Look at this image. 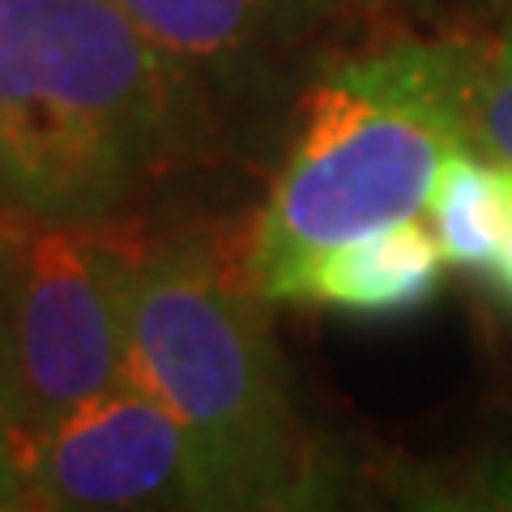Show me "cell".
Segmentation results:
<instances>
[{
	"label": "cell",
	"instance_id": "6da1fadb",
	"mask_svg": "<svg viewBox=\"0 0 512 512\" xmlns=\"http://www.w3.org/2000/svg\"><path fill=\"white\" fill-rule=\"evenodd\" d=\"M197 82L116 0H0V197L124 218L188 150Z\"/></svg>",
	"mask_w": 512,
	"mask_h": 512
},
{
	"label": "cell",
	"instance_id": "9a60e30c",
	"mask_svg": "<svg viewBox=\"0 0 512 512\" xmlns=\"http://www.w3.org/2000/svg\"><path fill=\"white\" fill-rule=\"evenodd\" d=\"M303 9H350V5H372V0H299Z\"/></svg>",
	"mask_w": 512,
	"mask_h": 512
},
{
	"label": "cell",
	"instance_id": "e0dca14e",
	"mask_svg": "<svg viewBox=\"0 0 512 512\" xmlns=\"http://www.w3.org/2000/svg\"><path fill=\"white\" fill-rule=\"evenodd\" d=\"M508 5H512V0H508Z\"/></svg>",
	"mask_w": 512,
	"mask_h": 512
},
{
	"label": "cell",
	"instance_id": "3957f363",
	"mask_svg": "<svg viewBox=\"0 0 512 512\" xmlns=\"http://www.w3.org/2000/svg\"><path fill=\"white\" fill-rule=\"evenodd\" d=\"M239 248L167 244L141 256L128 303V380L154 393L214 470L222 512L291 487L320 457Z\"/></svg>",
	"mask_w": 512,
	"mask_h": 512
},
{
	"label": "cell",
	"instance_id": "5bb4252c",
	"mask_svg": "<svg viewBox=\"0 0 512 512\" xmlns=\"http://www.w3.org/2000/svg\"><path fill=\"white\" fill-rule=\"evenodd\" d=\"M487 282L512 303V235H508V244H504V252H500V261H495V274H491Z\"/></svg>",
	"mask_w": 512,
	"mask_h": 512
},
{
	"label": "cell",
	"instance_id": "5b68a950",
	"mask_svg": "<svg viewBox=\"0 0 512 512\" xmlns=\"http://www.w3.org/2000/svg\"><path fill=\"white\" fill-rule=\"evenodd\" d=\"M35 512H222L197 436L133 380L30 431Z\"/></svg>",
	"mask_w": 512,
	"mask_h": 512
},
{
	"label": "cell",
	"instance_id": "8992f818",
	"mask_svg": "<svg viewBox=\"0 0 512 512\" xmlns=\"http://www.w3.org/2000/svg\"><path fill=\"white\" fill-rule=\"evenodd\" d=\"M444 269L448 261L427 218H410L299 261L269 303H308L359 320H397L423 312L440 295Z\"/></svg>",
	"mask_w": 512,
	"mask_h": 512
},
{
	"label": "cell",
	"instance_id": "ba28073f",
	"mask_svg": "<svg viewBox=\"0 0 512 512\" xmlns=\"http://www.w3.org/2000/svg\"><path fill=\"white\" fill-rule=\"evenodd\" d=\"M423 218L448 269L487 282L512 235V171L461 146L444 163Z\"/></svg>",
	"mask_w": 512,
	"mask_h": 512
},
{
	"label": "cell",
	"instance_id": "9c48e42d",
	"mask_svg": "<svg viewBox=\"0 0 512 512\" xmlns=\"http://www.w3.org/2000/svg\"><path fill=\"white\" fill-rule=\"evenodd\" d=\"M461 120L466 146L512 171V26L491 39H461Z\"/></svg>",
	"mask_w": 512,
	"mask_h": 512
},
{
	"label": "cell",
	"instance_id": "2e32d148",
	"mask_svg": "<svg viewBox=\"0 0 512 512\" xmlns=\"http://www.w3.org/2000/svg\"><path fill=\"white\" fill-rule=\"evenodd\" d=\"M0 278H5V231H0Z\"/></svg>",
	"mask_w": 512,
	"mask_h": 512
},
{
	"label": "cell",
	"instance_id": "8fae6325",
	"mask_svg": "<svg viewBox=\"0 0 512 512\" xmlns=\"http://www.w3.org/2000/svg\"><path fill=\"white\" fill-rule=\"evenodd\" d=\"M26 440H30L26 397H22V376H18V355H13V338H9L5 303H0V470L22 474Z\"/></svg>",
	"mask_w": 512,
	"mask_h": 512
},
{
	"label": "cell",
	"instance_id": "52a82bcc",
	"mask_svg": "<svg viewBox=\"0 0 512 512\" xmlns=\"http://www.w3.org/2000/svg\"><path fill=\"white\" fill-rule=\"evenodd\" d=\"M141 35L192 82L252 60L299 0H116Z\"/></svg>",
	"mask_w": 512,
	"mask_h": 512
},
{
	"label": "cell",
	"instance_id": "4fadbf2b",
	"mask_svg": "<svg viewBox=\"0 0 512 512\" xmlns=\"http://www.w3.org/2000/svg\"><path fill=\"white\" fill-rule=\"evenodd\" d=\"M0 512H35V504H30V495H26L22 474L0 470Z\"/></svg>",
	"mask_w": 512,
	"mask_h": 512
},
{
	"label": "cell",
	"instance_id": "277c9868",
	"mask_svg": "<svg viewBox=\"0 0 512 512\" xmlns=\"http://www.w3.org/2000/svg\"><path fill=\"white\" fill-rule=\"evenodd\" d=\"M5 303L30 431L128 380V303L150 244L124 218H52L0 197Z\"/></svg>",
	"mask_w": 512,
	"mask_h": 512
},
{
	"label": "cell",
	"instance_id": "7a4b0ae2",
	"mask_svg": "<svg viewBox=\"0 0 512 512\" xmlns=\"http://www.w3.org/2000/svg\"><path fill=\"white\" fill-rule=\"evenodd\" d=\"M461 146V39H397L320 69L239 244L248 286L269 303L308 256L423 218Z\"/></svg>",
	"mask_w": 512,
	"mask_h": 512
},
{
	"label": "cell",
	"instance_id": "7c38bea8",
	"mask_svg": "<svg viewBox=\"0 0 512 512\" xmlns=\"http://www.w3.org/2000/svg\"><path fill=\"white\" fill-rule=\"evenodd\" d=\"M235 512H355V508L346 500L342 474L329 466L325 453H320L291 487H282V491L265 495V500H256L248 508H235Z\"/></svg>",
	"mask_w": 512,
	"mask_h": 512
},
{
	"label": "cell",
	"instance_id": "30bf717a",
	"mask_svg": "<svg viewBox=\"0 0 512 512\" xmlns=\"http://www.w3.org/2000/svg\"><path fill=\"white\" fill-rule=\"evenodd\" d=\"M397 512H512V453L406 474Z\"/></svg>",
	"mask_w": 512,
	"mask_h": 512
}]
</instances>
